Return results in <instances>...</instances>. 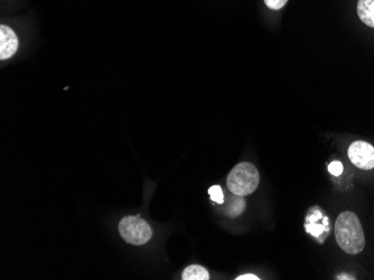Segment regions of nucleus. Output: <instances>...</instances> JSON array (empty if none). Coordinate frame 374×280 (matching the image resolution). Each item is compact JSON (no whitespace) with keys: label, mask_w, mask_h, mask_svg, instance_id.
I'll return each instance as SVG.
<instances>
[{"label":"nucleus","mask_w":374,"mask_h":280,"mask_svg":"<svg viewBox=\"0 0 374 280\" xmlns=\"http://www.w3.org/2000/svg\"><path fill=\"white\" fill-rule=\"evenodd\" d=\"M305 228L309 234L314 236L322 243V241L325 239L328 232L331 230V224H330L327 217L324 216L322 210H320L318 207H315L308 211Z\"/></svg>","instance_id":"nucleus-5"},{"label":"nucleus","mask_w":374,"mask_h":280,"mask_svg":"<svg viewBox=\"0 0 374 280\" xmlns=\"http://www.w3.org/2000/svg\"><path fill=\"white\" fill-rule=\"evenodd\" d=\"M18 38L8 26H0V60L5 61L16 54Z\"/></svg>","instance_id":"nucleus-6"},{"label":"nucleus","mask_w":374,"mask_h":280,"mask_svg":"<svg viewBox=\"0 0 374 280\" xmlns=\"http://www.w3.org/2000/svg\"><path fill=\"white\" fill-rule=\"evenodd\" d=\"M349 158L353 165L362 170H371L374 167V148L368 142L356 141L349 148Z\"/></svg>","instance_id":"nucleus-4"},{"label":"nucleus","mask_w":374,"mask_h":280,"mask_svg":"<svg viewBox=\"0 0 374 280\" xmlns=\"http://www.w3.org/2000/svg\"><path fill=\"white\" fill-rule=\"evenodd\" d=\"M328 171L331 172V174L335 175V177H339L343 173V165H342L339 161L332 162L330 167H328Z\"/></svg>","instance_id":"nucleus-12"},{"label":"nucleus","mask_w":374,"mask_h":280,"mask_svg":"<svg viewBox=\"0 0 374 280\" xmlns=\"http://www.w3.org/2000/svg\"><path fill=\"white\" fill-rule=\"evenodd\" d=\"M209 194L211 196L212 201L222 205L224 203V193L220 186H213L209 189Z\"/></svg>","instance_id":"nucleus-10"},{"label":"nucleus","mask_w":374,"mask_h":280,"mask_svg":"<svg viewBox=\"0 0 374 280\" xmlns=\"http://www.w3.org/2000/svg\"><path fill=\"white\" fill-rule=\"evenodd\" d=\"M183 280H207L210 279L209 272L204 267L192 265L183 272Z\"/></svg>","instance_id":"nucleus-8"},{"label":"nucleus","mask_w":374,"mask_h":280,"mask_svg":"<svg viewBox=\"0 0 374 280\" xmlns=\"http://www.w3.org/2000/svg\"><path fill=\"white\" fill-rule=\"evenodd\" d=\"M335 238L339 248L350 255H358L366 246L363 229L356 213L344 211L335 224Z\"/></svg>","instance_id":"nucleus-1"},{"label":"nucleus","mask_w":374,"mask_h":280,"mask_svg":"<svg viewBox=\"0 0 374 280\" xmlns=\"http://www.w3.org/2000/svg\"><path fill=\"white\" fill-rule=\"evenodd\" d=\"M287 1L288 0H265V4L268 8L272 11H279L287 4Z\"/></svg>","instance_id":"nucleus-11"},{"label":"nucleus","mask_w":374,"mask_h":280,"mask_svg":"<svg viewBox=\"0 0 374 280\" xmlns=\"http://www.w3.org/2000/svg\"><path fill=\"white\" fill-rule=\"evenodd\" d=\"M119 234L126 243L133 246L145 245L152 237V230L148 222L136 216L125 217L120 221Z\"/></svg>","instance_id":"nucleus-3"},{"label":"nucleus","mask_w":374,"mask_h":280,"mask_svg":"<svg viewBox=\"0 0 374 280\" xmlns=\"http://www.w3.org/2000/svg\"><path fill=\"white\" fill-rule=\"evenodd\" d=\"M246 209V201L243 198L240 196H236L234 199L232 200V203H230L228 208V215L230 217L240 216Z\"/></svg>","instance_id":"nucleus-9"},{"label":"nucleus","mask_w":374,"mask_h":280,"mask_svg":"<svg viewBox=\"0 0 374 280\" xmlns=\"http://www.w3.org/2000/svg\"><path fill=\"white\" fill-rule=\"evenodd\" d=\"M259 280L260 278H258L257 276L251 275V274H249V275H242L239 276L238 278H236V280Z\"/></svg>","instance_id":"nucleus-13"},{"label":"nucleus","mask_w":374,"mask_h":280,"mask_svg":"<svg viewBox=\"0 0 374 280\" xmlns=\"http://www.w3.org/2000/svg\"><path fill=\"white\" fill-rule=\"evenodd\" d=\"M358 15L366 26L374 28V0H358Z\"/></svg>","instance_id":"nucleus-7"},{"label":"nucleus","mask_w":374,"mask_h":280,"mask_svg":"<svg viewBox=\"0 0 374 280\" xmlns=\"http://www.w3.org/2000/svg\"><path fill=\"white\" fill-rule=\"evenodd\" d=\"M259 182L260 175L257 167L249 162L239 163L231 170L227 179L229 190L240 197H246L255 192Z\"/></svg>","instance_id":"nucleus-2"}]
</instances>
